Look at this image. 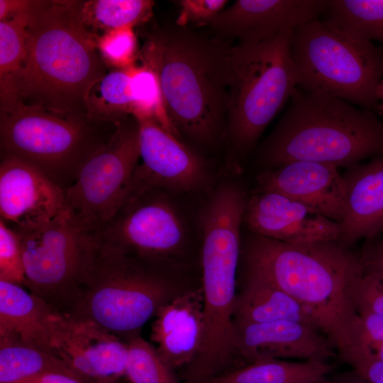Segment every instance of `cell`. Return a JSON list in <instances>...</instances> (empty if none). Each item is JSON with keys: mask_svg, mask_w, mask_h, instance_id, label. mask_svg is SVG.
Masks as SVG:
<instances>
[{"mask_svg": "<svg viewBox=\"0 0 383 383\" xmlns=\"http://www.w3.org/2000/svg\"><path fill=\"white\" fill-rule=\"evenodd\" d=\"M332 370L327 362L260 358L206 383H325Z\"/></svg>", "mask_w": 383, "mask_h": 383, "instance_id": "23", "label": "cell"}, {"mask_svg": "<svg viewBox=\"0 0 383 383\" xmlns=\"http://www.w3.org/2000/svg\"><path fill=\"white\" fill-rule=\"evenodd\" d=\"M201 288L161 306L152 324L151 340L162 360L173 370L187 367L197 355L203 337Z\"/></svg>", "mask_w": 383, "mask_h": 383, "instance_id": "20", "label": "cell"}, {"mask_svg": "<svg viewBox=\"0 0 383 383\" xmlns=\"http://www.w3.org/2000/svg\"><path fill=\"white\" fill-rule=\"evenodd\" d=\"M289 100L262 148L269 169L292 161L351 167L383 156V121L372 111L298 87Z\"/></svg>", "mask_w": 383, "mask_h": 383, "instance_id": "4", "label": "cell"}, {"mask_svg": "<svg viewBox=\"0 0 383 383\" xmlns=\"http://www.w3.org/2000/svg\"><path fill=\"white\" fill-rule=\"evenodd\" d=\"M328 1L238 0L222 10L207 26L218 37L256 44L318 19Z\"/></svg>", "mask_w": 383, "mask_h": 383, "instance_id": "15", "label": "cell"}, {"mask_svg": "<svg viewBox=\"0 0 383 383\" xmlns=\"http://www.w3.org/2000/svg\"><path fill=\"white\" fill-rule=\"evenodd\" d=\"M323 21L355 39L383 44V0H329Z\"/></svg>", "mask_w": 383, "mask_h": 383, "instance_id": "26", "label": "cell"}, {"mask_svg": "<svg viewBox=\"0 0 383 383\" xmlns=\"http://www.w3.org/2000/svg\"><path fill=\"white\" fill-rule=\"evenodd\" d=\"M153 6L154 1L150 0L78 1V13L90 32L96 34V30H101L105 33L145 21Z\"/></svg>", "mask_w": 383, "mask_h": 383, "instance_id": "27", "label": "cell"}, {"mask_svg": "<svg viewBox=\"0 0 383 383\" xmlns=\"http://www.w3.org/2000/svg\"><path fill=\"white\" fill-rule=\"evenodd\" d=\"M18 383H87L75 374L66 372H47Z\"/></svg>", "mask_w": 383, "mask_h": 383, "instance_id": "36", "label": "cell"}, {"mask_svg": "<svg viewBox=\"0 0 383 383\" xmlns=\"http://www.w3.org/2000/svg\"><path fill=\"white\" fill-rule=\"evenodd\" d=\"M133 67L134 65L109 72L94 84L86 98L87 115L90 118L118 124L133 116Z\"/></svg>", "mask_w": 383, "mask_h": 383, "instance_id": "25", "label": "cell"}, {"mask_svg": "<svg viewBox=\"0 0 383 383\" xmlns=\"http://www.w3.org/2000/svg\"><path fill=\"white\" fill-rule=\"evenodd\" d=\"M231 48L223 38L176 25L154 35L144 49L174 130L198 145H214L224 131Z\"/></svg>", "mask_w": 383, "mask_h": 383, "instance_id": "3", "label": "cell"}, {"mask_svg": "<svg viewBox=\"0 0 383 383\" xmlns=\"http://www.w3.org/2000/svg\"><path fill=\"white\" fill-rule=\"evenodd\" d=\"M98 37L81 22L78 1H34L13 104L88 116L87 96L108 73L97 48Z\"/></svg>", "mask_w": 383, "mask_h": 383, "instance_id": "2", "label": "cell"}, {"mask_svg": "<svg viewBox=\"0 0 383 383\" xmlns=\"http://www.w3.org/2000/svg\"><path fill=\"white\" fill-rule=\"evenodd\" d=\"M30 9L0 21V108L13 102V84L26 54V28Z\"/></svg>", "mask_w": 383, "mask_h": 383, "instance_id": "28", "label": "cell"}, {"mask_svg": "<svg viewBox=\"0 0 383 383\" xmlns=\"http://www.w3.org/2000/svg\"><path fill=\"white\" fill-rule=\"evenodd\" d=\"M378 96L379 101L383 99V78L381 81L379 90H378Z\"/></svg>", "mask_w": 383, "mask_h": 383, "instance_id": "40", "label": "cell"}, {"mask_svg": "<svg viewBox=\"0 0 383 383\" xmlns=\"http://www.w3.org/2000/svg\"><path fill=\"white\" fill-rule=\"evenodd\" d=\"M173 265L127 255L96 243L67 313L91 321L126 343L159 309L201 287L173 277Z\"/></svg>", "mask_w": 383, "mask_h": 383, "instance_id": "5", "label": "cell"}, {"mask_svg": "<svg viewBox=\"0 0 383 383\" xmlns=\"http://www.w3.org/2000/svg\"><path fill=\"white\" fill-rule=\"evenodd\" d=\"M294 30L256 44L231 48L227 62V132L238 151L248 150L297 88L292 57Z\"/></svg>", "mask_w": 383, "mask_h": 383, "instance_id": "7", "label": "cell"}, {"mask_svg": "<svg viewBox=\"0 0 383 383\" xmlns=\"http://www.w3.org/2000/svg\"><path fill=\"white\" fill-rule=\"evenodd\" d=\"M358 313L367 345L370 343H383V315L369 311H360Z\"/></svg>", "mask_w": 383, "mask_h": 383, "instance_id": "35", "label": "cell"}, {"mask_svg": "<svg viewBox=\"0 0 383 383\" xmlns=\"http://www.w3.org/2000/svg\"><path fill=\"white\" fill-rule=\"evenodd\" d=\"M57 313L21 286L0 280V335H14L28 345L52 353L51 331Z\"/></svg>", "mask_w": 383, "mask_h": 383, "instance_id": "21", "label": "cell"}, {"mask_svg": "<svg viewBox=\"0 0 383 383\" xmlns=\"http://www.w3.org/2000/svg\"><path fill=\"white\" fill-rule=\"evenodd\" d=\"M33 4V0H0V21L29 10Z\"/></svg>", "mask_w": 383, "mask_h": 383, "instance_id": "38", "label": "cell"}, {"mask_svg": "<svg viewBox=\"0 0 383 383\" xmlns=\"http://www.w3.org/2000/svg\"><path fill=\"white\" fill-rule=\"evenodd\" d=\"M0 111L1 155L32 164L64 191L119 124L19 101Z\"/></svg>", "mask_w": 383, "mask_h": 383, "instance_id": "6", "label": "cell"}, {"mask_svg": "<svg viewBox=\"0 0 383 383\" xmlns=\"http://www.w3.org/2000/svg\"><path fill=\"white\" fill-rule=\"evenodd\" d=\"M360 260L363 267L383 270V238L370 246Z\"/></svg>", "mask_w": 383, "mask_h": 383, "instance_id": "37", "label": "cell"}, {"mask_svg": "<svg viewBox=\"0 0 383 383\" xmlns=\"http://www.w3.org/2000/svg\"><path fill=\"white\" fill-rule=\"evenodd\" d=\"M233 320L234 323L294 321L318 329L313 317L296 299L266 279L248 272L237 292Z\"/></svg>", "mask_w": 383, "mask_h": 383, "instance_id": "22", "label": "cell"}, {"mask_svg": "<svg viewBox=\"0 0 383 383\" xmlns=\"http://www.w3.org/2000/svg\"><path fill=\"white\" fill-rule=\"evenodd\" d=\"M257 184L258 189L281 193L338 223L341 220L344 181L335 165L292 161L260 173Z\"/></svg>", "mask_w": 383, "mask_h": 383, "instance_id": "18", "label": "cell"}, {"mask_svg": "<svg viewBox=\"0 0 383 383\" xmlns=\"http://www.w3.org/2000/svg\"><path fill=\"white\" fill-rule=\"evenodd\" d=\"M325 383H368L353 370L340 373L327 379Z\"/></svg>", "mask_w": 383, "mask_h": 383, "instance_id": "39", "label": "cell"}, {"mask_svg": "<svg viewBox=\"0 0 383 383\" xmlns=\"http://www.w3.org/2000/svg\"><path fill=\"white\" fill-rule=\"evenodd\" d=\"M138 125L130 116L83 165L65 191L66 210L79 225L95 233L130 196L139 164Z\"/></svg>", "mask_w": 383, "mask_h": 383, "instance_id": "10", "label": "cell"}, {"mask_svg": "<svg viewBox=\"0 0 383 383\" xmlns=\"http://www.w3.org/2000/svg\"><path fill=\"white\" fill-rule=\"evenodd\" d=\"M234 329L238 356L249 363L260 358L327 362L335 355L328 338L303 322L234 323Z\"/></svg>", "mask_w": 383, "mask_h": 383, "instance_id": "17", "label": "cell"}, {"mask_svg": "<svg viewBox=\"0 0 383 383\" xmlns=\"http://www.w3.org/2000/svg\"><path fill=\"white\" fill-rule=\"evenodd\" d=\"M16 232L23 252L24 286L57 312L67 313L78 295L94 245L93 232L67 210L43 225Z\"/></svg>", "mask_w": 383, "mask_h": 383, "instance_id": "9", "label": "cell"}, {"mask_svg": "<svg viewBox=\"0 0 383 383\" xmlns=\"http://www.w3.org/2000/svg\"><path fill=\"white\" fill-rule=\"evenodd\" d=\"M121 383H122V382ZM127 383H128V382H127Z\"/></svg>", "mask_w": 383, "mask_h": 383, "instance_id": "42", "label": "cell"}, {"mask_svg": "<svg viewBox=\"0 0 383 383\" xmlns=\"http://www.w3.org/2000/svg\"><path fill=\"white\" fill-rule=\"evenodd\" d=\"M161 189L131 191L95 233L96 243L121 253L173 265L185 247L183 223Z\"/></svg>", "mask_w": 383, "mask_h": 383, "instance_id": "11", "label": "cell"}, {"mask_svg": "<svg viewBox=\"0 0 383 383\" xmlns=\"http://www.w3.org/2000/svg\"><path fill=\"white\" fill-rule=\"evenodd\" d=\"M66 210L65 191L41 170L16 157L1 155L0 216L15 231L33 229Z\"/></svg>", "mask_w": 383, "mask_h": 383, "instance_id": "14", "label": "cell"}, {"mask_svg": "<svg viewBox=\"0 0 383 383\" xmlns=\"http://www.w3.org/2000/svg\"><path fill=\"white\" fill-rule=\"evenodd\" d=\"M97 48L106 65L119 69L133 65L137 48L133 27L112 30L99 36Z\"/></svg>", "mask_w": 383, "mask_h": 383, "instance_id": "31", "label": "cell"}, {"mask_svg": "<svg viewBox=\"0 0 383 383\" xmlns=\"http://www.w3.org/2000/svg\"><path fill=\"white\" fill-rule=\"evenodd\" d=\"M0 280L19 286L26 282L23 252L18 234L0 219Z\"/></svg>", "mask_w": 383, "mask_h": 383, "instance_id": "32", "label": "cell"}, {"mask_svg": "<svg viewBox=\"0 0 383 383\" xmlns=\"http://www.w3.org/2000/svg\"><path fill=\"white\" fill-rule=\"evenodd\" d=\"M340 243L350 245L383 233V156L350 167L343 175Z\"/></svg>", "mask_w": 383, "mask_h": 383, "instance_id": "19", "label": "cell"}, {"mask_svg": "<svg viewBox=\"0 0 383 383\" xmlns=\"http://www.w3.org/2000/svg\"><path fill=\"white\" fill-rule=\"evenodd\" d=\"M353 370L368 383H383V361L367 355L350 361Z\"/></svg>", "mask_w": 383, "mask_h": 383, "instance_id": "34", "label": "cell"}, {"mask_svg": "<svg viewBox=\"0 0 383 383\" xmlns=\"http://www.w3.org/2000/svg\"><path fill=\"white\" fill-rule=\"evenodd\" d=\"M126 379L128 383H179L171 369L161 358L156 348L140 335L128 343Z\"/></svg>", "mask_w": 383, "mask_h": 383, "instance_id": "30", "label": "cell"}, {"mask_svg": "<svg viewBox=\"0 0 383 383\" xmlns=\"http://www.w3.org/2000/svg\"><path fill=\"white\" fill-rule=\"evenodd\" d=\"M47 372L74 374L55 355L28 345L14 335H0V383H18Z\"/></svg>", "mask_w": 383, "mask_h": 383, "instance_id": "24", "label": "cell"}, {"mask_svg": "<svg viewBox=\"0 0 383 383\" xmlns=\"http://www.w3.org/2000/svg\"><path fill=\"white\" fill-rule=\"evenodd\" d=\"M133 67L131 87L134 99L133 116L155 119L165 129L177 136L167 116L161 86L155 70L145 60Z\"/></svg>", "mask_w": 383, "mask_h": 383, "instance_id": "29", "label": "cell"}, {"mask_svg": "<svg viewBox=\"0 0 383 383\" xmlns=\"http://www.w3.org/2000/svg\"><path fill=\"white\" fill-rule=\"evenodd\" d=\"M50 347L87 383H121L126 378L128 344L91 321L57 313Z\"/></svg>", "mask_w": 383, "mask_h": 383, "instance_id": "12", "label": "cell"}, {"mask_svg": "<svg viewBox=\"0 0 383 383\" xmlns=\"http://www.w3.org/2000/svg\"><path fill=\"white\" fill-rule=\"evenodd\" d=\"M291 51L298 88L366 110L378 106L383 49L374 43L350 37L318 18L293 32Z\"/></svg>", "mask_w": 383, "mask_h": 383, "instance_id": "8", "label": "cell"}, {"mask_svg": "<svg viewBox=\"0 0 383 383\" xmlns=\"http://www.w3.org/2000/svg\"><path fill=\"white\" fill-rule=\"evenodd\" d=\"M135 119L141 162L135 173L132 190L186 192L199 189L206 183L208 170L200 155L155 119Z\"/></svg>", "mask_w": 383, "mask_h": 383, "instance_id": "13", "label": "cell"}, {"mask_svg": "<svg viewBox=\"0 0 383 383\" xmlns=\"http://www.w3.org/2000/svg\"><path fill=\"white\" fill-rule=\"evenodd\" d=\"M243 256L245 272L266 279L307 310L343 361L361 348L356 293L362 266L346 245L289 243L253 234Z\"/></svg>", "mask_w": 383, "mask_h": 383, "instance_id": "1", "label": "cell"}, {"mask_svg": "<svg viewBox=\"0 0 383 383\" xmlns=\"http://www.w3.org/2000/svg\"><path fill=\"white\" fill-rule=\"evenodd\" d=\"M176 25L187 27L189 24L207 26L228 2L226 0H180Z\"/></svg>", "mask_w": 383, "mask_h": 383, "instance_id": "33", "label": "cell"}, {"mask_svg": "<svg viewBox=\"0 0 383 383\" xmlns=\"http://www.w3.org/2000/svg\"><path fill=\"white\" fill-rule=\"evenodd\" d=\"M377 109L379 113L383 116V99L380 100V104H378Z\"/></svg>", "mask_w": 383, "mask_h": 383, "instance_id": "41", "label": "cell"}, {"mask_svg": "<svg viewBox=\"0 0 383 383\" xmlns=\"http://www.w3.org/2000/svg\"><path fill=\"white\" fill-rule=\"evenodd\" d=\"M244 220L255 235L289 243L339 241V223L281 193L257 191L247 201Z\"/></svg>", "mask_w": 383, "mask_h": 383, "instance_id": "16", "label": "cell"}]
</instances>
